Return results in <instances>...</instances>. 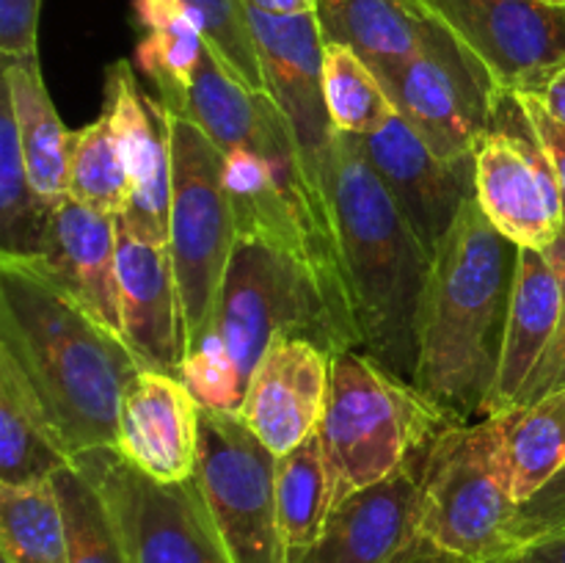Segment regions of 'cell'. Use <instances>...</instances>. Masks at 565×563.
<instances>
[{
  "label": "cell",
  "mask_w": 565,
  "mask_h": 563,
  "mask_svg": "<svg viewBox=\"0 0 565 563\" xmlns=\"http://www.w3.org/2000/svg\"><path fill=\"white\" fill-rule=\"evenodd\" d=\"M75 461L20 359L0 346V484L53 478Z\"/></svg>",
  "instance_id": "23"
},
{
  "label": "cell",
  "mask_w": 565,
  "mask_h": 563,
  "mask_svg": "<svg viewBox=\"0 0 565 563\" xmlns=\"http://www.w3.org/2000/svg\"><path fill=\"white\" fill-rule=\"evenodd\" d=\"M315 17L326 44L351 47L373 70L403 64L447 33L408 0H318Z\"/></svg>",
  "instance_id": "22"
},
{
  "label": "cell",
  "mask_w": 565,
  "mask_h": 563,
  "mask_svg": "<svg viewBox=\"0 0 565 563\" xmlns=\"http://www.w3.org/2000/svg\"><path fill=\"white\" fill-rule=\"evenodd\" d=\"M119 230L121 337L143 370L180 375L185 323L169 241H158L116 219Z\"/></svg>",
  "instance_id": "16"
},
{
  "label": "cell",
  "mask_w": 565,
  "mask_h": 563,
  "mask_svg": "<svg viewBox=\"0 0 565 563\" xmlns=\"http://www.w3.org/2000/svg\"><path fill=\"white\" fill-rule=\"evenodd\" d=\"M544 254L550 257V263L555 265V270L561 274V282H563L561 320H557L555 340H552V346L546 348L544 359H541V364L535 368L533 379H530L527 386H524V392H522V397H519L516 408L519 406H530V403L541 401V397L552 395V392L563 390V386H565V224H563L561 235H557V241L552 243V246L546 248Z\"/></svg>",
  "instance_id": "34"
},
{
  "label": "cell",
  "mask_w": 565,
  "mask_h": 563,
  "mask_svg": "<svg viewBox=\"0 0 565 563\" xmlns=\"http://www.w3.org/2000/svg\"><path fill=\"white\" fill-rule=\"evenodd\" d=\"M423 458L345 497L318 544L292 563H401L423 541Z\"/></svg>",
  "instance_id": "18"
},
{
  "label": "cell",
  "mask_w": 565,
  "mask_h": 563,
  "mask_svg": "<svg viewBox=\"0 0 565 563\" xmlns=\"http://www.w3.org/2000/svg\"><path fill=\"white\" fill-rule=\"evenodd\" d=\"M136 17L143 28L136 64L154 83L160 103L171 105L191 86L207 39L196 14L180 0H136Z\"/></svg>",
  "instance_id": "25"
},
{
  "label": "cell",
  "mask_w": 565,
  "mask_h": 563,
  "mask_svg": "<svg viewBox=\"0 0 565 563\" xmlns=\"http://www.w3.org/2000/svg\"><path fill=\"white\" fill-rule=\"evenodd\" d=\"M565 528V467L533 500L519 506L516 522H513V552L530 541L550 535ZM511 552V555H513Z\"/></svg>",
  "instance_id": "35"
},
{
  "label": "cell",
  "mask_w": 565,
  "mask_h": 563,
  "mask_svg": "<svg viewBox=\"0 0 565 563\" xmlns=\"http://www.w3.org/2000/svg\"><path fill=\"white\" fill-rule=\"evenodd\" d=\"M39 11L42 0H0V53H39Z\"/></svg>",
  "instance_id": "36"
},
{
  "label": "cell",
  "mask_w": 565,
  "mask_h": 563,
  "mask_svg": "<svg viewBox=\"0 0 565 563\" xmlns=\"http://www.w3.org/2000/svg\"><path fill=\"white\" fill-rule=\"evenodd\" d=\"M359 351L414 384L417 326L434 254L425 248L356 136H331L323 160Z\"/></svg>",
  "instance_id": "3"
},
{
  "label": "cell",
  "mask_w": 565,
  "mask_h": 563,
  "mask_svg": "<svg viewBox=\"0 0 565 563\" xmlns=\"http://www.w3.org/2000/svg\"><path fill=\"white\" fill-rule=\"evenodd\" d=\"M130 174L108 116L99 114L92 125L70 130L66 199L119 219L130 208Z\"/></svg>",
  "instance_id": "30"
},
{
  "label": "cell",
  "mask_w": 565,
  "mask_h": 563,
  "mask_svg": "<svg viewBox=\"0 0 565 563\" xmlns=\"http://www.w3.org/2000/svg\"><path fill=\"white\" fill-rule=\"evenodd\" d=\"M75 464L103 489L130 563H230L196 478L160 484L121 456L119 447L77 453Z\"/></svg>",
  "instance_id": "9"
},
{
  "label": "cell",
  "mask_w": 565,
  "mask_h": 563,
  "mask_svg": "<svg viewBox=\"0 0 565 563\" xmlns=\"http://www.w3.org/2000/svg\"><path fill=\"white\" fill-rule=\"evenodd\" d=\"M450 423L456 419L370 353L359 348L334 353L318 436L337 506L425 456Z\"/></svg>",
  "instance_id": "5"
},
{
  "label": "cell",
  "mask_w": 565,
  "mask_h": 563,
  "mask_svg": "<svg viewBox=\"0 0 565 563\" xmlns=\"http://www.w3.org/2000/svg\"><path fill=\"white\" fill-rule=\"evenodd\" d=\"M535 97H539L541 105L550 110L552 119H557L561 125H565V66L546 81V86L541 88Z\"/></svg>",
  "instance_id": "39"
},
{
  "label": "cell",
  "mask_w": 565,
  "mask_h": 563,
  "mask_svg": "<svg viewBox=\"0 0 565 563\" xmlns=\"http://www.w3.org/2000/svg\"><path fill=\"white\" fill-rule=\"evenodd\" d=\"M563 3H565V0H563Z\"/></svg>",
  "instance_id": "45"
},
{
  "label": "cell",
  "mask_w": 565,
  "mask_h": 563,
  "mask_svg": "<svg viewBox=\"0 0 565 563\" xmlns=\"http://www.w3.org/2000/svg\"><path fill=\"white\" fill-rule=\"evenodd\" d=\"M169 248L180 287L188 357L207 334L218 307L237 224L224 180V149L215 147L202 127L174 114H169Z\"/></svg>",
  "instance_id": "7"
},
{
  "label": "cell",
  "mask_w": 565,
  "mask_h": 563,
  "mask_svg": "<svg viewBox=\"0 0 565 563\" xmlns=\"http://www.w3.org/2000/svg\"><path fill=\"white\" fill-rule=\"evenodd\" d=\"M561 307L563 282L550 257L539 248H519L516 287L489 417L516 408L524 386L555 340Z\"/></svg>",
  "instance_id": "21"
},
{
  "label": "cell",
  "mask_w": 565,
  "mask_h": 563,
  "mask_svg": "<svg viewBox=\"0 0 565 563\" xmlns=\"http://www.w3.org/2000/svg\"><path fill=\"white\" fill-rule=\"evenodd\" d=\"M323 97L331 125L345 136H373L397 114L373 66L342 44H326Z\"/></svg>",
  "instance_id": "31"
},
{
  "label": "cell",
  "mask_w": 565,
  "mask_h": 563,
  "mask_svg": "<svg viewBox=\"0 0 565 563\" xmlns=\"http://www.w3.org/2000/svg\"><path fill=\"white\" fill-rule=\"evenodd\" d=\"M276 461L241 414L202 406L196 478L230 563H290L279 528Z\"/></svg>",
  "instance_id": "8"
},
{
  "label": "cell",
  "mask_w": 565,
  "mask_h": 563,
  "mask_svg": "<svg viewBox=\"0 0 565 563\" xmlns=\"http://www.w3.org/2000/svg\"><path fill=\"white\" fill-rule=\"evenodd\" d=\"M119 141L132 196L119 215L132 230L158 241H169L171 215V138L163 103L143 97L132 64L116 61L105 70V108Z\"/></svg>",
  "instance_id": "17"
},
{
  "label": "cell",
  "mask_w": 565,
  "mask_h": 563,
  "mask_svg": "<svg viewBox=\"0 0 565 563\" xmlns=\"http://www.w3.org/2000/svg\"><path fill=\"white\" fill-rule=\"evenodd\" d=\"M279 334H307L331 353L351 348L307 268L257 235H237L207 334L180 379L204 408L241 412L248 379Z\"/></svg>",
  "instance_id": "4"
},
{
  "label": "cell",
  "mask_w": 565,
  "mask_h": 563,
  "mask_svg": "<svg viewBox=\"0 0 565 563\" xmlns=\"http://www.w3.org/2000/svg\"><path fill=\"white\" fill-rule=\"evenodd\" d=\"M180 3H185L196 14L215 59L246 88L270 94L257 42L248 25L246 3L243 0H180Z\"/></svg>",
  "instance_id": "33"
},
{
  "label": "cell",
  "mask_w": 565,
  "mask_h": 563,
  "mask_svg": "<svg viewBox=\"0 0 565 563\" xmlns=\"http://www.w3.org/2000/svg\"><path fill=\"white\" fill-rule=\"evenodd\" d=\"M359 144L419 241L436 254L463 204L475 196V158H441L401 114Z\"/></svg>",
  "instance_id": "13"
},
{
  "label": "cell",
  "mask_w": 565,
  "mask_h": 563,
  "mask_svg": "<svg viewBox=\"0 0 565 563\" xmlns=\"http://www.w3.org/2000/svg\"><path fill=\"white\" fill-rule=\"evenodd\" d=\"M519 246L478 199L439 243L417 326L414 386L456 423L489 417L516 287Z\"/></svg>",
  "instance_id": "2"
},
{
  "label": "cell",
  "mask_w": 565,
  "mask_h": 563,
  "mask_svg": "<svg viewBox=\"0 0 565 563\" xmlns=\"http://www.w3.org/2000/svg\"><path fill=\"white\" fill-rule=\"evenodd\" d=\"M508 412L475 423H450L423 458L419 533L439 550L475 563H502L513 552Z\"/></svg>",
  "instance_id": "6"
},
{
  "label": "cell",
  "mask_w": 565,
  "mask_h": 563,
  "mask_svg": "<svg viewBox=\"0 0 565 563\" xmlns=\"http://www.w3.org/2000/svg\"><path fill=\"white\" fill-rule=\"evenodd\" d=\"M0 563H6V561H0Z\"/></svg>",
  "instance_id": "43"
},
{
  "label": "cell",
  "mask_w": 565,
  "mask_h": 563,
  "mask_svg": "<svg viewBox=\"0 0 565 563\" xmlns=\"http://www.w3.org/2000/svg\"><path fill=\"white\" fill-rule=\"evenodd\" d=\"M563 530H565V528H563ZM555 533H557V530H555Z\"/></svg>",
  "instance_id": "44"
},
{
  "label": "cell",
  "mask_w": 565,
  "mask_h": 563,
  "mask_svg": "<svg viewBox=\"0 0 565 563\" xmlns=\"http://www.w3.org/2000/svg\"><path fill=\"white\" fill-rule=\"evenodd\" d=\"M202 403L177 373L141 370L119 403V453L160 484L193 478Z\"/></svg>",
  "instance_id": "19"
},
{
  "label": "cell",
  "mask_w": 565,
  "mask_h": 563,
  "mask_svg": "<svg viewBox=\"0 0 565 563\" xmlns=\"http://www.w3.org/2000/svg\"><path fill=\"white\" fill-rule=\"evenodd\" d=\"M246 11L268 92L290 119L309 171L326 185L323 160L334 136V125L323 97L326 42L320 36L318 17L315 11L290 17Z\"/></svg>",
  "instance_id": "15"
},
{
  "label": "cell",
  "mask_w": 565,
  "mask_h": 563,
  "mask_svg": "<svg viewBox=\"0 0 565 563\" xmlns=\"http://www.w3.org/2000/svg\"><path fill=\"white\" fill-rule=\"evenodd\" d=\"M516 99L519 105H522L533 132L539 136L541 147L546 149L552 166H555L557 182H561L563 213H565V125H561L557 119H552V114L541 105V99L535 97V94H516Z\"/></svg>",
  "instance_id": "37"
},
{
  "label": "cell",
  "mask_w": 565,
  "mask_h": 563,
  "mask_svg": "<svg viewBox=\"0 0 565 563\" xmlns=\"http://www.w3.org/2000/svg\"><path fill=\"white\" fill-rule=\"evenodd\" d=\"M397 114L447 160L475 158L502 88L450 31L414 59L373 70Z\"/></svg>",
  "instance_id": "11"
},
{
  "label": "cell",
  "mask_w": 565,
  "mask_h": 563,
  "mask_svg": "<svg viewBox=\"0 0 565 563\" xmlns=\"http://www.w3.org/2000/svg\"><path fill=\"white\" fill-rule=\"evenodd\" d=\"M505 447L513 500L524 506L565 467V386L508 412Z\"/></svg>",
  "instance_id": "29"
},
{
  "label": "cell",
  "mask_w": 565,
  "mask_h": 563,
  "mask_svg": "<svg viewBox=\"0 0 565 563\" xmlns=\"http://www.w3.org/2000/svg\"><path fill=\"white\" fill-rule=\"evenodd\" d=\"M480 61L497 88L539 94L565 66V6L546 0H408Z\"/></svg>",
  "instance_id": "12"
},
{
  "label": "cell",
  "mask_w": 565,
  "mask_h": 563,
  "mask_svg": "<svg viewBox=\"0 0 565 563\" xmlns=\"http://www.w3.org/2000/svg\"><path fill=\"white\" fill-rule=\"evenodd\" d=\"M502 563H565V530L541 535V539L519 546V550Z\"/></svg>",
  "instance_id": "38"
},
{
  "label": "cell",
  "mask_w": 565,
  "mask_h": 563,
  "mask_svg": "<svg viewBox=\"0 0 565 563\" xmlns=\"http://www.w3.org/2000/svg\"><path fill=\"white\" fill-rule=\"evenodd\" d=\"M0 346L20 359L72 456L119 442V403L141 362L39 257L0 254Z\"/></svg>",
  "instance_id": "1"
},
{
  "label": "cell",
  "mask_w": 565,
  "mask_h": 563,
  "mask_svg": "<svg viewBox=\"0 0 565 563\" xmlns=\"http://www.w3.org/2000/svg\"><path fill=\"white\" fill-rule=\"evenodd\" d=\"M116 257H119V230L114 215L97 213L72 199L55 204L39 259L88 312L97 315L108 329L121 337Z\"/></svg>",
  "instance_id": "20"
},
{
  "label": "cell",
  "mask_w": 565,
  "mask_h": 563,
  "mask_svg": "<svg viewBox=\"0 0 565 563\" xmlns=\"http://www.w3.org/2000/svg\"><path fill=\"white\" fill-rule=\"evenodd\" d=\"M475 199L519 248L546 252L565 224L555 166L511 92L500 94L491 127L475 147Z\"/></svg>",
  "instance_id": "10"
},
{
  "label": "cell",
  "mask_w": 565,
  "mask_h": 563,
  "mask_svg": "<svg viewBox=\"0 0 565 563\" xmlns=\"http://www.w3.org/2000/svg\"><path fill=\"white\" fill-rule=\"evenodd\" d=\"M55 204L39 193L22 158L9 94L0 97V254L39 257Z\"/></svg>",
  "instance_id": "28"
},
{
  "label": "cell",
  "mask_w": 565,
  "mask_h": 563,
  "mask_svg": "<svg viewBox=\"0 0 565 563\" xmlns=\"http://www.w3.org/2000/svg\"><path fill=\"white\" fill-rule=\"evenodd\" d=\"M276 502L281 539L292 563L318 544L337 508V486L318 431L276 461Z\"/></svg>",
  "instance_id": "26"
},
{
  "label": "cell",
  "mask_w": 565,
  "mask_h": 563,
  "mask_svg": "<svg viewBox=\"0 0 565 563\" xmlns=\"http://www.w3.org/2000/svg\"><path fill=\"white\" fill-rule=\"evenodd\" d=\"M3 92L11 99L22 158L33 185L50 204H61L70 185V130L61 125L44 86L39 53L3 55Z\"/></svg>",
  "instance_id": "24"
},
{
  "label": "cell",
  "mask_w": 565,
  "mask_h": 563,
  "mask_svg": "<svg viewBox=\"0 0 565 563\" xmlns=\"http://www.w3.org/2000/svg\"><path fill=\"white\" fill-rule=\"evenodd\" d=\"M401 563H475V561H469V557H461V555H452V552L439 550V546H434L430 541L423 539L417 546H414L412 552H408L406 557H403Z\"/></svg>",
  "instance_id": "41"
},
{
  "label": "cell",
  "mask_w": 565,
  "mask_h": 563,
  "mask_svg": "<svg viewBox=\"0 0 565 563\" xmlns=\"http://www.w3.org/2000/svg\"><path fill=\"white\" fill-rule=\"evenodd\" d=\"M0 561L70 563L64 513L53 478L0 484Z\"/></svg>",
  "instance_id": "27"
},
{
  "label": "cell",
  "mask_w": 565,
  "mask_h": 563,
  "mask_svg": "<svg viewBox=\"0 0 565 563\" xmlns=\"http://www.w3.org/2000/svg\"><path fill=\"white\" fill-rule=\"evenodd\" d=\"M53 484L64 513L70 563H130L119 522L92 475L72 461L53 475Z\"/></svg>",
  "instance_id": "32"
},
{
  "label": "cell",
  "mask_w": 565,
  "mask_h": 563,
  "mask_svg": "<svg viewBox=\"0 0 565 563\" xmlns=\"http://www.w3.org/2000/svg\"><path fill=\"white\" fill-rule=\"evenodd\" d=\"M334 353L307 334H279L248 379L241 419L276 456H287L318 431Z\"/></svg>",
  "instance_id": "14"
},
{
  "label": "cell",
  "mask_w": 565,
  "mask_h": 563,
  "mask_svg": "<svg viewBox=\"0 0 565 563\" xmlns=\"http://www.w3.org/2000/svg\"><path fill=\"white\" fill-rule=\"evenodd\" d=\"M546 3H555V6H565L563 0H546Z\"/></svg>",
  "instance_id": "42"
},
{
  "label": "cell",
  "mask_w": 565,
  "mask_h": 563,
  "mask_svg": "<svg viewBox=\"0 0 565 563\" xmlns=\"http://www.w3.org/2000/svg\"><path fill=\"white\" fill-rule=\"evenodd\" d=\"M243 3H246V9L263 11V14L290 17L315 11V3H318V0H243Z\"/></svg>",
  "instance_id": "40"
}]
</instances>
